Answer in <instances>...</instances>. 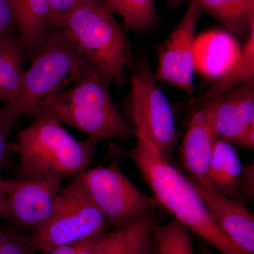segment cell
I'll list each match as a JSON object with an SVG mask.
<instances>
[{"instance_id":"cell-32","label":"cell","mask_w":254,"mask_h":254,"mask_svg":"<svg viewBox=\"0 0 254 254\" xmlns=\"http://www.w3.org/2000/svg\"><path fill=\"white\" fill-rule=\"evenodd\" d=\"M198 253L199 254H215L210 247L207 245L200 246L199 249H198Z\"/></svg>"},{"instance_id":"cell-30","label":"cell","mask_w":254,"mask_h":254,"mask_svg":"<svg viewBox=\"0 0 254 254\" xmlns=\"http://www.w3.org/2000/svg\"><path fill=\"white\" fill-rule=\"evenodd\" d=\"M6 190H0V218L4 217Z\"/></svg>"},{"instance_id":"cell-27","label":"cell","mask_w":254,"mask_h":254,"mask_svg":"<svg viewBox=\"0 0 254 254\" xmlns=\"http://www.w3.org/2000/svg\"><path fill=\"white\" fill-rule=\"evenodd\" d=\"M254 163L243 170L237 190V200H251L254 197ZM244 203V202H243Z\"/></svg>"},{"instance_id":"cell-23","label":"cell","mask_w":254,"mask_h":254,"mask_svg":"<svg viewBox=\"0 0 254 254\" xmlns=\"http://www.w3.org/2000/svg\"><path fill=\"white\" fill-rule=\"evenodd\" d=\"M30 236L14 225L0 228V254H34Z\"/></svg>"},{"instance_id":"cell-18","label":"cell","mask_w":254,"mask_h":254,"mask_svg":"<svg viewBox=\"0 0 254 254\" xmlns=\"http://www.w3.org/2000/svg\"><path fill=\"white\" fill-rule=\"evenodd\" d=\"M243 168L233 145L217 138L209 167V177L215 192L237 200Z\"/></svg>"},{"instance_id":"cell-3","label":"cell","mask_w":254,"mask_h":254,"mask_svg":"<svg viewBox=\"0 0 254 254\" xmlns=\"http://www.w3.org/2000/svg\"><path fill=\"white\" fill-rule=\"evenodd\" d=\"M111 81L109 76L93 67L52 100L39 115H50L97 141H128L135 136L134 131L113 103Z\"/></svg>"},{"instance_id":"cell-34","label":"cell","mask_w":254,"mask_h":254,"mask_svg":"<svg viewBox=\"0 0 254 254\" xmlns=\"http://www.w3.org/2000/svg\"><path fill=\"white\" fill-rule=\"evenodd\" d=\"M168 1L169 4L172 5V6H177V5L181 4L183 0H167Z\"/></svg>"},{"instance_id":"cell-15","label":"cell","mask_w":254,"mask_h":254,"mask_svg":"<svg viewBox=\"0 0 254 254\" xmlns=\"http://www.w3.org/2000/svg\"><path fill=\"white\" fill-rule=\"evenodd\" d=\"M17 22L25 55L34 59L55 28L50 21V0H9Z\"/></svg>"},{"instance_id":"cell-22","label":"cell","mask_w":254,"mask_h":254,"mask_svg":"<svg viewBox=\"0 0 254 254\" xmlns=\"http://www.w3.org/2000/svg\"><path fill=\"white\" fill-rule=\"evenodd\" d=\"M152 232L158 254H195L190 230L175 218L164 225L155 222Z\"/></svg>"},{"instance_id":"cell-11","label":"cell","mask_w":254,"mask_h":254,"mask_svg":"<svg viewBox=\"0 0 254 254\" xmlns=\"http://www.w3.org/2000/svg\"><path fill=\"white\" fill-rule=\"evenodd\" d=\"M217 138L254 148V84L232 90L207 103Z\"/></svg>"},{"instance_id":"cell-7","label":"cell","mask_w":254,"mask_h":254,"mask_svg":"<svg viewBox=\"0 0 254 254\" xmlns=\"http://www.w3.org/2000/svg\"><path fill=\"white\" fill-rule=\"evenodd\" d=\"M125 108V119L135 135L140 133L149 138L171 162L178 138L173 108L159 87L149 64L144 60L133 71Z\"/></svg>"},{"instance_id":"cell-31","label":"cell","mask_w":254,"mask_h":254,"mask_svg":"<svg viewBox=\"0 0 254 254\" xmlns=\"http://www.w3.org/2000/svg\"><path fill=\"white\" fill-rule=\"evenodd\" d=\"M11 183H12V180H5L0 175V190H7Z\"/></svg>"},{"instance_id":"cell-24","label":"cell","mask_w":254,"mask_h":254,"mask_svg":"<svg viewBox=\"0 0 254 254\" xmlns=\"http://www.w3.org/2000/svg\"><path fill=\"white\" fill-rule=\"evenodd\" d=\"M15 125L4 107L0 105V173L11 168L14 164L7 138Z\"/></svg>"},{"instance_id":"cell-33","label":"cell","mask_w":254,"mask_h":254,"mask_svg":"<svg viewBox=\"0 0 254 254\" xmlns=\"http://www.w3.org/2000/svg\"><path fill=\"white\" fill-rule=\"evenodd\" d=\"M146 254H158V249H157L156 244H155L154 240H152L151 245H150L149 249Z\"/></svg>"},{"instance_id":"cell-29","label":"cell","mask_w":254,"mask_h":254,"mask_svg":"<svg viewBox=\"0 0 254 254\" xmlns=\"http://www.w3.org/2000/svg\"><path fill=\"white\" fill-rule=\"evenodd\" d=\"M85 240L76 243L59 246L53 249L47 254H76L83 245Z\"/></svg>"},{"instance_id":"cell-6","label":"cell","mask_w":254,"mask_h":254,"mask_svg":"<svg viewBox=\"0 0 254 254\" xmlns=\"http://www.w3.org/2000/svg\"><path fill=\"white\" fill-rule=\"evenodd\" d=\"M108 225L78 175L61 190L51 218L30 235V242L33 250L47 254L59 246L107 232Z\"/></svg>"},{"instance_id":"cell-5","label":"cell","mask_w":254,"mask_h":254,"mask_svg":"<svg viewBox=\"0 0 254 254\" xmlns=\"http://www.w3.org/2000/svg\"><path fill=\"white\" fill-rule=\"evenodd\" d=\"M58 29L94 67L117 86L122 84L124 69L131 65V50L123 28L102 0L83 1Z\"/></svg>"},{"instance_id":"cell-8","label":"cell","mask_w":254,"mask_h":254,"mask_svg":"<svg viewBox=\"0 0 254 254\" xmlns=\"http://www.w3.org/2000/svg\"><path fill=\"white\" fill-rule=\"evenodd\" d=\"M90 196L114 229L129 225L153 212L154 197L145 194L120 170L116 160L78 175Z\"/></svg>"},{"instance_id":"cell-20","label":"cell","mask_w":254,"mask_h":254,"mask_svg":"<svg viewBox=\"0 0 254 254\" xmlns=\"http://www.w3.org/2000/svg\"><path fill=\"white\" fill-rule=\"evenodd\" d=\"M24 49L20 39L0 43V105L16 99L22 87Z\"/></svg>"},{"instance_id":"cell-1","label":"cell","mask_w":254,"mask_h":254,"mask_svg":"<svg viewBox=\"0 0 254 254\" xmlns=\"http://www.w3.org/2000/svg\"><path fill=\"white\" fill-rule=\"evenodd\" d=\"M135 136L136 143L131 149L114 143L109 148L114 154L126 157L135 164L158 204L222 254H250L237 247L214 221L188 177L167 160L149 138L140 133Z\"/></svg>"},{"instance_id":"cell-10","label":"cell","mask_w":254,"mask_h":254,"mask_svg":"<svg viewBox=\"0 0 254 254\" xmlns=\"http://www.w3.org/2000/svg\"><path fill=\"white\" fill-rule=\"evenodd\" d=\"M60 175L15 180L6 190L4 217L31 235L51 218L62 190Z\"/></svg>"},{"instance_id":"cell-19","label":"cell","mask_w":254,"mask_h":254,"mask_svg":"<svg viewBox=\"0 0 254 254\" xmlns=\"http://www.w3.org/2000/svg\"><path fill=\"white\" fill-rule=\"evenodd\" d=\"M203 12L233 36L247 39L254 28V0H198Z\"/></svg>"},{"instance_id":"cell-26","label":"cell","mask_w":254,"mask_h":254,"mask_svg":"<svg viewBox=\"0 0 254 254\" xmlns=\"http://www.w3.org/2000/svg\"><path fill=\"white\" fill-rule=\"evenodd\" d=\"M86 0H50V21L55 29L60 28L66 16Z\"/></svg>"},{"instance_id":"cell-21","label":"cell","mask_w":254,"mask_h":254,"mask_svg":"<svg viewBox=\"0 0 254 254\" xmlns=\"http://www.w3.org/2000/svg\"><path fill=\"white\" fill-rule=\"evenodd\" d=\"M112 14L123 18L127 28L145 33L158 25L155 0H102Z\"/></svg>"},{"instance_id":"cell-12","label":"cell","mask_w":254,"mask_h":254,"mask_svg":"<svg viewBox=\"0 0 254 254\" xmlns=\"http://www.w3.org/2000/svg\"><path fill=\"white\" fill-rule=\"evenodd\" d=\"M217 137L208 105L192 114L181 146L180 160L187 177L207 190L215 192L209 167Z\"/></svg>"},{"instance_id":"cell-2","label":"cell","mask_w":254,"mask_h":254,"mask_svg":"<svg viewBox=\"0 0 254 254\" xmlns=\"http://www.w3.org/2000/svg\"><path fill=\"white\" fill-rule=\"evenodd\" d=\"M18 132L17 141L9 145L18 157V180L60 175L76 177L91 165L98 142L76 139L48 115L34 118Z\"/></svg>"},{"instance_id":"cell-4","label":"cell","mask_w":254,"mask_h":254,"mask_svg":"<svg viewBox=\"0 0 254 254\" xmlns=\"http://www.w3.org/2000/svg\"><path fill=\"white\" fill-rule=\"evenodd\" d=\"M93 67L57 28L33 59L31 67L25 71L21 92L16 99L11 104L3 106L16 123L23 116L36 118L52 100Z\"/></svg>"},{"instance_id":"cell-25","label":"cell","mask_w":254,"mask_h":254,"mask_svg":"<svg viewBox=\"0 0 254 254\" xmlns=\"http://www.w3.org/2000/svg\"><path fill=\"white\" fill-rule=\"evenodd\" d=\"M20 39L17 22L9 0H0V43Z\"/></svg>"},{"instance_id":"cell-16","label":"cell","mask_w":254,"mask_h":254,"mask_svg":"<svg viewBox=\"0 0 254 254\" xmlns=\"http://www.w3.org/2000/svg\"><path fill=\"white\" fill-rule=\"evenodd\" d=\"M254 28L242 48L240 58L233 67L217 81L208 91L196 97H191L185 106L194 113L212 100L222 96L232 90L246 85L254 84Z\"/></svg>"},{"instance_id":"cell-28","label":"cell","mask_w":254,"mask_h":254,"mask_svg":"<svg viewBox=\"0 0 254 254\" xmlns=\"http://www.w3.org/2000/svg\"><path fill=\"white\" fill-rule=\"evenodd\" d=\"M105 232L87 239L76 254H97L99 251L100 243Z\"/></svg>"},{"instance_id":"cell-14","label":"cell","mask_w":254,"mask_h":254,"mask_svg":"<svg viewBox=\"0 0 254 254\" xmlns=\"http://www.w3.org/2000/svg\"><path fill=\"white\" fill-rule=\"evenodd\" d=\"M241 52L236 38L228 31L205 32L195 38V70L207 79L218 81L233 67Z\"/></svg>"},{"instance_id":"cell-9","label":"cell","mask_w":254,"mask_h":254,"mask_svg":"<svg viewBox=\"0 0 254 254\" xmlns=\"http://www.w3.org/2000/svg\"><path fill=\"white\" fill-rule=\"evenodd\" d=\"M202 11L198 0H190L181 21L162 44L157 47L158 68L155 77L191 96L194 77L195 30Z\"/></svg>"},{"instance_id":"cell-17","label":"cell","mask_w":254,"mask_h":254,"mask_svg":"<svg viewBox=\"0 0 254 254\" xmlns=\"http://www.w3.org/2000/svg\"><path fill=\"white\" fill-rule=\"evenodd\" d=\"M155 222L151 212L127 226L105 232L97 254H146Z\"/></svg>"},{"instance_id":"cell-13","label":"cell","mask_w":254,"mask_h":254,"mask_svg":"<svg viewBox=\"0 0 254 254\" xmlns=\"http://www.w3.org/2000/svg\"><path fill=\"white\" fill-rule=\"evenodd\" d=\"M214 221L241 250L254 254V217L245 203L210 191L189 178Z\"/></svg>"}]
</instances>
